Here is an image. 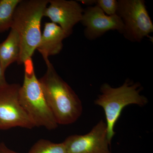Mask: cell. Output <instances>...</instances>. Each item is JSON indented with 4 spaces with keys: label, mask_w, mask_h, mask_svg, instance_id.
Wrapping results in <instances>:
<instances>
[{
    "label": "cell",
    "mask_w": 153,
    "mask_h": 153,
    "mask_svg": "<svg viewBox=\"0 0 153 153\" xmlns=\"http://www.w3.org/2000/svg\"><path fill=\"white\" fill-rule=\"evenodd\" d=\"M116 15L122 21V34L128 41L140 42L153 32V25L143 0H119Z\"/></svg>",
    "instance_id": "5b68a950"
},
{
    "label": "cell",
    "mask_w": 153,
    "mask_h": 153,
    "mask_svg": "<svg viewBox=\"0 0 153 153\" xmlns=\"http://www.w3.org/2000/svg\"><path fill=\"white\" fill-rule=\"evenodd\" d=\"M21 85L7 83L0 87V129L19 127L32 129L35 124L27 114L19 99Z\"/></svg>",
    "instance_id": "8992f818"
},
{
    "label": "cell",
    "mask_w": 153,
    "mask_h": 153,
    "mask_svg": "<svg viewBox=\"0 0 153 153\" xmlns=\"http://www.w3.org/2000/svg\"><path fill=\"white\" fill-rule=\"evenodd\" d=\"M95 5L108 16L116 14L118 6L116 0H97L96 1Z\"/></svg>",
    "instance_id": "5bb4252c"
},
{
    "label": "cell",
    "mask_w": 153,
    "mask_h": 153,
    "mask_svg": "<svg viewBox=\"0 0 153 153\" xmlns=\"http://www.w3.org/2000/svg\"><path fill=\"white\" fill-rule=\"evenodd\" d=\"M7 82L6 81L5 71L3 70L1 65L0 63V87L4 86L7 84Z\"/></svg>",
    "instance_id": "2e32d148"
},
{
    "label": "cell",
    "mask_w": 153,
    "mask_h": 153,
    "mask_svg": "<svg viewBox=\"0 0 153 153\" xmlns=\"http://www.w3.org/2000/svg\"><path fill=\"white\" fill-rule=\"evenodd\" d=\"M83 4H85L86 5H88L92 6L94 4H95L96 3V1H93V0H89V1H80Z\"/></svg>",
    "instance_id": "e0dca14e"
},
{
    "label": "cell",
    "mask_w": 153,
    "mask_h": 153,
    "mask_svg": "<svg viewBox=\"0 0 153 153\" xmlns=\"http://www.w3.org/2000/svg\"><path fill=\"white\" fill-rule=\"evenodd\" d=\"M22 0H0V33L12 27L15 10Z\"/></svg>",
    "instance_id": "7c38bea8"
},
{
    "label": "cell",
    "mask_w": 153,
    "mask_h": 153,
    "mask_svg": "<svg viewBox=\"0 0 153 153\" xmlns=\"http://www.w3.org/2000/svg\"><path fill=\"white\" fill-rule=\"evenodd\" d=\"M80 22L85 27L84 36L89 40H95L110 30L121 34L123 31V23L117 15L108 16L96 5L84 9Z\"/></svg>",
    "instance_id": "ba28073f"
},
{
    "label": "cell",
    "mask_w": 153,
    "mask_h": 153,
    "mask_svg": "<svg viewBox=\"0 0 153 153\" xmlns=\"http://www.w3.org/2000/svg\"><path fill=\"white\" fill-rule=\"evenodd\" d=\"M23 64L24 82L19 90L21 104L36 127H43L49 130L55 129L58 124L36 76L32 58L26 60Z\"/></svg>",
    "instance_id": "277c9868"
},
{
    "label": "cell",
    "mask_w": 153,
    "mask_h": 153,
    "mask_svg": "<svg viewBox=\"0 0 153 153\" xmlns=\"http://www.w3.org/2000/svg\"><path fill=\"white\" fill-rule=\"evenodd\" d=\"M45 62L47 70L39 80L47 103L58 125L74 123L82 114V102L49 60Z\"/></svg>",
    "instance_id": "6da1fadb"
},
{
    "label": "cell",
    "mask_w": 153,
    "mask_h": 153,
    "mask_svg": "<svg viewBox=\"0 0 153 153\" xmlns=\"http://www.w3.org/2000/svg\"><path fill=\"white\" fill-rule=\"evenodd\" d=\"M63 143L68 153H111L106 123L102 120L87 134L69 136Z\"/></svg>",
    "instance_id": "52a82bcc"
},
{
    "label": "cell",
    "mask_w": 153,
    "mask_h": 153,
    "mask_svg": "<svg viewBox=\"0 0 153 153\" xmlns=\"http://www.w3.org/2000/svg\"><path fill=\"white\" fill-rule=\"evenodd\" d=\"M101 94L94 101L97 105L104 110L106 119L108 138L111 143L114 136L116 123L124 108L129 105L135 104L143 106L148 102L147 99L141 95V86L139 83H134L127 79L119 87H112L105 83L100 87Z\"/></svg>",
    "instance_id": "3957f363"
},
{
    "label": "cell",
    "mask_w": 153,
    "mask_h": 153,
    "mask_svg": "<svg viewBox=\"0 0 153 153\" xmlns=\"http://www.w3.org/2000/svg\"><path fill=\"white\" fill-rule=\"evenodd\" d=\"M0 153H19L11 149L4 143H0Z\"/></svg>",
    "instance_id": "9a60e30c"
},
{
    "label": "cell",
    "mask_w": 153,
    "mask_h": 153,
    "mask_svg": "<svg viewBox=\"0 0 153 153\" xmlns=\"http://www.w3.org/2000/svg\"><path fill=\"white\" fill-rule=\"evenodd\" d=\"M68 36L62 28L52 22H47L37 50L41 54L44 61L50 56L60 53L63 48V41Z\"/></svg>",
    "instance_id": "30bf717a"
},
{
    "label": "cell",
    "mask_w": 153,
    "mask_h": 153,
    "mask_svg": "<svg viewBox=\"0 0 153 153\" xmlns=\"http://www.w3.org/2000/svg\"><path fill=\"white\" fill-rule=\"evenodd\" d=\"M49 3V0H22L16 9L11 28L20 38L21 51L17 62L19 65L32 58L37 50L42 35L41 21Z\"/></svg>",
    "instance_id": "7a4b0ae2"
},
{
    "label": "cell",
    "mask_w": 153,
    "mask_h": 153,
    "mask_svg": "<svg viewBox=\"0 0 153 153\" xmlns=\"http://www.w3.org/2000/svg\"><path fill=\"white\" fill-rule=\"evenodd\" d=\"M28 153H68L63 142L54 143L49 140H39L32 146Z\"/></svg>",
    "instance_id": "4fadbf2b"
},
{
    "label": "cell",
    "mask_w": 153,
    "mask_h": 153,
    "mask_svg": "<svg viewBox=\"0 0 153 153\" xmlns=\"http://www.w3.org/2000/svg\"><path fill=\"white\" fill-rule=\"evenodd\" d=\"M20 51L19 34L16 30L11 28L6 40L0 44V63L5 72L11 64L18 61Z\"/></svg>",
    "instance_id": "8fae6325"
},
{
    "label": "cell",
    "mask_w": 153,
    "mask_h": 153,
    "mask_svg": "<svg viewBox=\"0 0 153 153\" xmlns=\"http://www.w3.org/2000/svg\"><path fill=\"white\" fill-rule=\"evenodd\" d=\"M84 9L78 2L66 0H49L44 17L58 25L69 36L73 28L82 19Z\"/></svg>",
    "instance_id": "9c48e42d"
}]
</instances>
